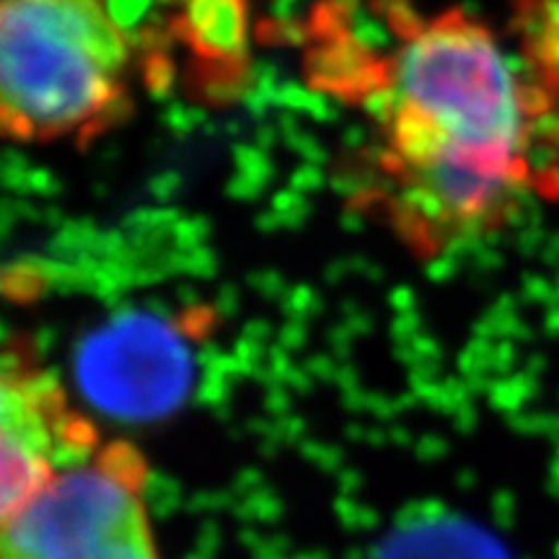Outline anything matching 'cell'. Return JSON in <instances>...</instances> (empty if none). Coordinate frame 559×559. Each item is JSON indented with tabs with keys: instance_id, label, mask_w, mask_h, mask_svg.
I'll use <instances>...</instances> for the list:
<instances>
[{
	"instance_id": "6da1fadb",
	"label": "cell",
	"mask_w": 559,
	"mask_h": 559,
	"mask_svg": "<svg viewBox=\"0 0 559 559\" xmlns=\"http://www.w3.org/2000/svg\"><path fill=\"white\" fill-rule=\"evenodd\" d=\"M376 83L381 202L402 239L436 254L498 228L528 181L534 111L487 26L419 21Z\"/></svg>"
},
{
	"instance_id": "7a4b0ae2",
	"label": "cell",
	"mask_w": 559,
	"mask_h": 559,
	"mask_svg": "<svg viewBox=\"0 0 559 559\" xmlns=\"http://www.w3.org/2000/svg\"><path fill=\"white\" fill-rule=\"evenodd\" d=\"M132 45L109 0H3L0 115L21 143L86 140L130 99Z\"/></svg>"
},
{
	"instance_id": "3957f363",
	"label": "cell",
	"mask_w": 559,
	"mask_h": 559,
	"mask_svg": "<svg viewBox=\"0 0 559 559\" xmlns=\"http://www.w3.org/2000/svg\"><path fill=\"white\" fill-rule=\"evenodd\" d=\"M145 485L135 445H99L0 515V559H158Z\"/></svg>"
},
{
	"instance_id": "277c9868",
	"label": "cell",
	"mask_w": 559,
	"mask_h": 559,
	"mask_svg": "<svg viewBox=\"0 0 559 559\" xmlns=\"http://www.w3.org/2000/svg\"><path fill=\"white\" fill-rule=\"evenodd\" d=\"M96 451V430L70 407L50 370L34 366L26 355L9 353L0 394V515Z\"/></svg>"
},
{
	"instance_id": "5b68a950",
	"label": "cell",
	"mask_w": 559,
	"mask_h": 559,
	"mask_svg": "<svg viewBox=\"0 0 559 559\" xmlns=\"http://www.w3.org/2000/svg\"><path fill=\"white\" fill-rule=\"evenodd\" d=\"M86 389L109 409L153 412L169 407L187 383V349L164 321L115 319L81 349Z\"/></svg>"
},
{
	"instance_id": "8992f818",
	"label": "cell",
	"mask_w": 559,
	"mask_h": 559,
	"mask_svg": "<svg viewBox=\"0 0 559 559\" xmlns=\"http://www.w3.org/2000/svg\"><path fill=\"white\" fill-rule=\"evenodd\" d=\"M174 32L198 62L228 70L247 60V0H187Z\"/></svg>"
}]
</instances>
